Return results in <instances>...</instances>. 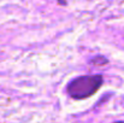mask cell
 Here are the masks:
<instances>
[{
    "label": "cell",
    "mask_w": 124,
    "mask_h": 123,
    "mask_svg": "<svg viewBox=\"0 0 124 123\" xmlns=\"http://www.w3.org/2000/svg\"><path fill=\"white\" fill-rule=\"evenodd\" d=\"M92 62H93L94 64H96V65H104V64H106V63H107V59L100 56V57H96V58H94Z\"/></svg>",
    "instance_id": "2"
},
{
    "label": "cell",
    "mask_w": 124,
    "mask_h": 123,
    "mask_svg": "<svg viewBox=\"0 0 124 123\" xmlns=\"http://www.w3.org/2000/svg\"><path fill=\"white\" fill-rule=\"evenodd\" d=\"M102 84L101 75L80 76L69 83L66 90L74 99H84L94 94Z\"/></svg>",
    "instance_id": "1"
}]
</instances>
